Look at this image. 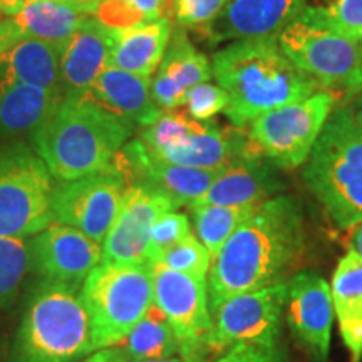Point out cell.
<instances>
[{
  "instance_id": "6da1fadb",
  "label": "cell",
  "mask_w": 362,
  "mask_h": 362,
  "mask_svg": "<svg viewBox=\"0 0 362 362\" xmlns=\"http://www.w3.org/2000/svg\"><path fill=\"white\" fill-rule=\"evenodd\" d=\"M304 240V221L293 198L272 197L257 206L211 260L206 277L210 312L237 293L285 282Z\"/></svg>"
},
{
  "instance_id": "7a4b0ae2",
  "label": "cell",
  "mask_w": 362,
  "mask_h": 362,
  "mask_svg": "<svg viewBox=\"0 0 362 362\" xmlns=\"http://www.w3.org/2000/svg\"><path fill=\"white\" fill-rule=\"evenodd\" d=\"M211 74L228 93L225 115L237 128L324 89L284 56L277 39L237 40L226 45L214 54Z\"/></svg>"
},
{
  "instance_id": "3957f363",
  "label": "cell",
  "mask_w": 362,
  "mask_h": 362,
  "mask_svg": "<svg viewBox=\"0 0 362 362\" xmlns=\"http://www.w3.org/2000/svg\"><path fill=\"white\" fill-rule=\"evenodd\" d=\"M134 126L99 106L88 94L66 96L33 138L34 151L57 181L112 171Z\"/></svg>"
},
{
  "instance_id": "277c9868",
  "label": "cell",
  "mask_w": 362,
  "mask_h": 362,
  "mask_svg": "<svg viewBox=\"0 0 362 362\" xmlns=\"http://www.w3.org/2000/svg\"><path fill=\"white\" fill-rule=\"evenodd\" d=\"M93 352V327L78 288L42 280L22 317L12 362H78Z\"/></svg>"
},
{
  "instance_id": "5b68a950",
  "label": "cell",
  "mask_w": 362,
  "mask_h": 362,
  "mask_svg": "<svg viewBox=\"0 0 362 362\" xmlns=\"http://www.w3.org/2000/svg\"><path fill=\"white\" fill-rule=\"evenodd\" d=\"M304 180L339 228L362 221V131L349 107L329 116L305 161Z\"/></svg>"
},
{
  "instance_id": "8992f818",
  "label": "cell",
  "mask_w": 362,
  "mask_h": 362,
  "mask_svg": "<svg viewBox=\"0 0 362 362\" xmlns=\"http://www.w3.org/2000/svg\"><path fill=\"white\" fill-rule=\"evenodd\" d=\"M79 293L90 319L94 351L116 347L153 305V265L101 262Z\"/></svg>"
},
{
  "instance_id": "52a82bcc",
  "label": "cell",
  "mask_w": 362,
  "mask_h": 362,
  "mask_svg": "<svg viewBox=\"0 0 362 362\" xmlns=\"http://www.w3.org/2000/svg\"><path fill=\"white\" fill-rule=\"evenodd\" d=\"M277 44L284 56L324 89L359 93V42L339 33L324 7L307 6L280 30Z\"/></svg>"
},
{
  "instance_id": "ba28073f",
  "label": "cell",
  "mask_w": 362,
  "mask_h": 362,
  "mask_svg": "<svg viewBox=\"0 0 362 362\" xmlns=\"http://www.w3.org/2000/svg\"><path fill=\"white\" fill-rule=\"evenodd\" d=\"M336 96L329 89L317 90L300 101L275 107L248 123L243 156L267 158L279 168L304 165L332 115Z\"/></svg>"
},
{
  "instance_id": "9c48e42d",
  "label": "cell",
  "mask_w": 362,
  "mask_h": 362,
  "mask_svg": "<svg viewBox=\"0 0 362 362\" xmlns=\"http://www.w3.org/2000/svg\"><path fill=\"white\" fill-rule=\"evenodd\" d=\"M52 187V175L34 148H0V237L29 238L47 228Z\"/></svg>"
},
{
  "instance_id": "30bf717a",
  "label": "cell",
  "mask_w": 362,
  "mask_h": 362,
  "mask_svg": "<svg viewBox=\"0 0 362 362\" xmlns=\"http://www.w3.org/2000/svg\"><path fill=\"white\" fill-rule=\"evenodd\" d=\"M288 282L237 293L211 312V330L206 349L223 351L237 344L277 347Z\"/></svg>"
},
{
  "instance_id": "8fae6325",
  "label": "cell",
  "mask_w": 362,
  "mask_h": 362,
  "mask_svg": "<svg viewBox=\"0 0 362 362\" xmlns=\"http://www.w3.org/2000/svg\"><path fill=\"white\" fill-rule=\"evenodd\" d=\"M126 181L116 170L79 180L57 181L52 187V223L79 230L98 243L104 242L115 223Z\"/></svg>"
},
{
  "instance_id": "7c38bea8",
  "label": "cell",
  "mask_w": 362,
  "mask_h": 362,
  "mask_svg": "<svg viewBox=\"0 0 362 362\" xmlns=\"http://www.w3.org/2000/svg\"><path fill=\"white\" fill-rule=\"evenodd\" d=\"M153 304L166 315L185 357H192L202 351L200 347H206V337L211 330L206 279L155 264Z\"/></svg>"
},
{
  "instance_id": "4fadbf2b",
  "label": "cell",
  "mask_w": 362,
  "mask_h": 362,
  "mask_svg": "<svg viewBox=\"0 0 362 362\" xmlns=\"http://www.w3.org/2000/svg\"><path fill=\"white\" fill-rule=\"evenodd\" d=\"M178 205L168 194L148 185H126L119 211L103 242V262L151 265L146 259L149 235L156 218Z\"/></svg>"
},
{
  "instance_id": "5bb4252c",
  "label": "cell",
  "mask_w": 362,
  "mask_h": 362,
  "mask_svg": "<svg viewBox=\"0 0 362 362\" xmlns=\"http://www.w3.org/2000/svg\"><path fill=\"white\" fill-rule=\"evenodd\" d=\"M112 166L126 185L141 183L160 189L178 206L194 205L220 173V170L192 168L163 160L139 138L121 148Z\"/></svg>"
},
{
  "instance_id": "9a60e30c",
  "label": "cell",
  "mask_w": 362,
  "mask_h": 362,
  "mask_svg": "<svg viewBox=\"0 0 362 362\" xmlns=\"http://www.w3.org/2000/svg\"><path fill=\"white\" fill-rule=\"evenodd\" d=\"M33 269L45 282L69 285L81 291L88 275L103 262V245L62 223H51L34 235Z\"/></svg>"
},
{
  "instance_id": "2e32d148",
  "label": "cell",
  "mask_w": 362,
  "mask_h": 362,
  "mask_svg": "<svg viewBox=\"0 0 362 362\" xmlns=\"http://www.w3.org/2000/svg\"><path fill=\"white\" fill-rule=\"evenodd\" d=\"M285 305L293 336L315 361H327L334 324L330 285L319 274L302 272L288 282Z\"/></svg>"
},
{
  "instance_id": "e0dca14e",
  "label": "cell",
  "mask_w": 362,
  "mask_h": 362,
  "mask_svg": "<svg viewBox=\"0 0 362 362\" xmlns=\"http://www.w3.org/2000/svg\"><path fill=\"white\" fill-rule=\"evenodd\" d=\"M305 7L307 0H228L206 33L216 40L277 39Z\"/></svg>"
},
{
  "instance_id": "ac0fdd59",
  "label": "cell",
  "mask_w": 362,
  "mask_h": 362,
  "mask_svg": "<svg viewBox=\"0 0 362 362\" xmlns=\"http://www.w3.org/2000/svg\"><path fill=\"white\" fill-rule=\"evenodd\" d=\"M211 78L210 61L189 42L183 30L170 37L168 47L151 78V96L163 111L178 110L187 103V94L194 86Z\"/></svg>"
},
{
  "instance_id": "d6986e66",
  "label": "cell",
  "mask_w": 362,
  "mask_h": 362,
  "mask_svg": "<svg viewBox=\"0 0 362 362\" xmlns=\"http://www.w3.org/2000/svg\"><path fill=\"white\" fill-rule=\"evenodd\" d=\"M111 29L88 17L61 54V89L66 96H83L110 66Z\"/></svg>"
},
{
  "instance_id": "ffe728a7",
  "label": "cell",
  "mask_w": 362,
  "mask_h": 362,
  "mask_svg": "<svg viewBox=\"0 0 362 362\" xmlns=\"http://www.w3.org/2000/svg\"><path fill=\"white\" fill-rule=\"evenodd\" d=\"M86 94L134 128L151 124L163 112L153 101L151 78H143L112 66H107L99 74L96 83Z\"/></svg>"
},
{
  "instance_id": "44dd1931",
  "label": "cell",
  "mask_w": 362,
  "mask_h": 362,
  "mask_svg": "<svg viewBox=\"0 0 362 362\" xmlns=\"http://www.w3.org/2000/svg\"><path fill=\"white\" fill-rule=\"evenodd\" d=\"M61 54L57 45L34 39H22L0 54V99L21 86L62 93Z\"/></svg>"
},
{
  "instance_id": "7402d4cb",
  "label": "cell",
  "mask_w": 362,
  "mask_h": 362,
  "mask_svg": "<svg viewBox=\"0 0 362 362\" xmlns=\"http://www.w3.org/2000/svg\"><path fill=\"white\" fill-rule=\"evenodd\" d=\"M277 189L279 183L260 158L238 156L220 170L206 193L194 205L259 206Z\"/></svg>"
},
{
  "instance_id": "603a6c76",
  "label": "cell",
  "mask_w": 362,
  "mask_h": 362,
  "mask_svg": "<svg viewBox=\"0 0 362 362\" xmlns=\"http://www.w3.org/2000/svg\"><path fill=\"white\" fill-rule=\"evenodd\" d=\"M245 139L230 134L210 121H200L192 133L170 146L153 151L163 160L202 170H221L235 158L243 156Z\"/></svg>"
},
{
  "instance_id": "cb8c5ba5",
  "label": "cell",
  "mask_w": 362,
  "mask_h": 362,
  "mask_svg": "<svg viewBox=\"0 0 362 362\" xmlns=\"http://www.w3.org/2000/svg\"><path fill=\"white\" fill-rule=\"evenodd\" d=\"M170 19L111 30L110 66L153 78L171 37Z\"/></svg>"
},
{
  "instance_id": "d4e9b609",
  "label": "cell",
  "mask_w": 362,
  "mask_h": 362,
  "mask_svg": "<svg viewBox=\"0 0 362 362\" xmlns=\"http://www.w3.org/2000/svg\"><path fill=\"white\" fill-rule=\"evenodd\" d=\"M334 314L337 317L341 337L352 362L362 359V257L347 252L339 260L332 284Z\"/></svg>"
},
{
  "instance_id": "484cf974",
  "label": "cell",
  "mask_w": 362,
  "mask_h": 362,
  "mask_svg": "<svg viewBox=\"0 0 362 362\" xmlns=\"http://www.w3.org/2000/svg\"><path fill=\"white\" fill-rule=\"evenodd\" d=\"M89 16L59 0H35L11 17L22 39H34L64 49Z\"/></svg>"
},
{
  "instance_id": "4316f807",
  "label": "cell",
  "mask_w": 362,
  "mask_h": 362,
  "mask_svg": "<svg viewBox=\"0 0 362 362\" xmlns=\"http://www.w3.org/2000/svg\"><path fill=\"white\" fill-rule=\"evenodd\" d=\"M116 347L123 351L129 362H141L175 357L180 351V342L166 315L153 304Z\"/></svg>"
},
{
  "instance_id": "83f0119b",
  "label": "cell",
  "mask_w": 362,
  "mask_h": 362,
  "mask_svg": "<svg viewBox=\"0 0 362 362\" xmlns=\"http://www.w3.org/2000/svg\"><path fill=\"white\" fill-rule=\"evenodd\" d=\"M189 208L197 237L210 253L211 260L218 255L226 240L237 232L238 226L257 210V206L250 205H193Z\"/></svg>"
},
{
  "instance_id": "f1b7e54d",
  "label": "cell",
  "mask_w": 362,
  "mask_h": 362,
  "mask_svg": "<svg viewBox=\"0 0 362 362\" xmlns=\"http://www.w3.org/2000/svg\"><path fill=\"white\" fill-rule=\"evenodd\" d=\"M30 269H33L30 240L0 237V305L8 304L17 296Z\"/></svg>"
},
{
  "instance_id": "f546056e",
  "label": "cell",
  "mask_w": 362,
  "mask_h": 362,
  "mask_svg": "<svg viewBox=\"0 0 362 362\" xmlns=\"http://www.w3.org/2000/svg\"><path fill=\"white\" fill-rule=\"evenodd\" d=\"M158 264L181 272V274L206 279L208 272H210L211 257L198 237L189 233L183 240H180L175 247H171Z\"/></svg>"
},
{
  "instance_id": "4dcf8cb0",
  "label": "cell",
  "mask_w": 362,
  "mask_h": 362,
  "mask_svg": "<svg viewBox=\"0 0 362 362\" xmlns=\"http://www.w3.org/2000/svg\"><path fill=\"white\" fill-rule=\"evenodd\" d=\"M189 233H192V228H189V220L187 215L180 214L176 210H168L158 216L151 228L146 250V259L149 264H158L171 247H175L180 240H183Z\"/></svg>"
},
{
  "instance_id": "1f68e13d",
  "label": "cell",
  "mask_w": 362,
  "mask_h": 362,
  "mask_svg": "<svg viewBox=\"0 0 362 362\" xmlns=\"http://www.w3.org/2000/svg\"><path fill=\"white\" fill-rule=\"evenodd\" d=\"M228 93L218 84L202 83L187 94V112L197 121H211L228 107Z\"/></svg>"
},
{
  "instance_id": "d6a6232c",
  "label": "cell",
  "mask_w": 362,
  "mask_h": 362,
  "mask_svg": "<svg viewBox=\"0 0 362 362\" xmlns=\"http://www.w3.org/2000/svg\"><path fill=\"white\" fill-rule=\"evenodd\" d=\"M228 0H173V17L181 27L206 29Z\"/></svg>"
},
{
  "instance_id": "836d02e7",
  "label": "cell",
  "mask_w": 362,
  "mask_h": 362,
  "mask_svg": "<svg viewBox=\"0 0 362 362\" xmlns=\"http://www.w3.org/2000/svg\"><path fill=\"white\" fill-rule=\"evenodd\" d=\"M324 12L339 33L359 42L362 37V0H332L324 7Z\"/></svg>"
},
{
  "instance_id": "e575fe53",
  "label": "cell",
  "mask_w": 362,
  "mask_h": 362,
  "mask_svg": "<svg viewBox=\"0 0 362 362\" xmlns=\"http://www.w3.org/2000/svg\"><path fill=\"white\" fill-rule=\"evenodd\" d=\"M215 362H282L277 347H259L250 344H237L228 347Z\"/></svg>"
},
{
  "instance_id": "d590c367",
  "label": "cell",
  "mask_w": 362,
  "mask_h": 362,
  "mask_svg": "<svg viewBox=\"0 0 362 362\" xmlns=\"http://www.w3.org/2000/svg\"><path fill=\"white\" fill-rule=\"evenodd\" d=\"M144 22L168 19L173 16V0H124Z\"/></svg>"
},
{
  "instance_id": "8d00e7d4",
  "label": "cell",
  "mask_w": 362,
  "mask_h": 362,
  "mask_svg": "<svg viewBox=\"0 0 362 362\" xmlns=\"http://www.w3.org/2000/svg\"><path fill=\"white\" fill-rule=\"evenodd\" d=\"M19 40H22V35L11 17L0 19V54L6 52L7 49H11L12 45H16Z\"/></svg>"
},
{
  "instance_id": "74e56055",
  "label": "cell",
  "mask_w": 362,
  "mask_h": 362,
  "mask_svg": "<svg viewBox=\"0 0 362 362\" xmlns=\"http://www.w3.org/2000/svg\"><path fill=\"white\" fill-rule=\"evenodd\" d=\"M81 362H129L128 357L123 354L119 347H107V349H101L93 352Z\"/></svg>"
},
{
  "instance_id": "f35d334b",
  "label": "cell",
  "mask_w": 362,
  "mask_h": 362,
  "mask_svg": "<svg viewBox=\"0 0 362 362\" xmlns=\"http://www.w3.org/2000/svg\"><path fill=\"white\" fill-rule=\"evenodd\" d=\"M59 2L66 4V6L74 8V11L86 13V16H94V12L101 6L103 0H59Z\"/></svg>"
},
{
  "instance_id": "ab89813d",
  "label": "cell",
  "mask_w": 362,
  "mask_h": 362,
  "mask_svg": "<svg viewBox=\"0 0 362 362\" xmlns=\"http://www.w3.org/2000/svg\"><path fill=\"white\" fill-rule=\"evenodd\" d=\"M30 2H35V0H0V11H2V16L13 17Z\"/></svg>"
},
{
  "instance_id": "60d3db41",
  "label": "cell",
  "mask_w": 362,
  "mask_h": 362,
  "mask_svg": "<svg viewBox=\"0 0 362 362\" xmlns=\"http://www.w3.org/2000/svg\"><path fill=\"white\" fill-rule=\"evenodd\" d=\"M351 252H354L359 257H362V221H359L356 226H352Z\"/></svg>"
},
{
  "instance_id": "b9f144b4",
  "label": "cell",
  "mask_w": 362,
  "mask_h": 362,
  "mask_svg": "<svg viewBox=\"0 0 362 362\" xmlns=\"http://www.w3.org/2000/svg\"><path fill=\"white\" fill-rule=\"evenodd\" d=\"M351 115H352V119H354V123L357 124V128L362 131V101H359L356 104L354 107H352Z\"/></svg>"
},
{
  "instance_id": "7bdbcfd3",
  "label": "cell",
  "mask_w": 362,
  "mask_h": 362,
  "mask_svg": "<svg viewBox=\"0 0 362 362\" xmlns=\"http://www.w3.org/2000/svg\"><path fill=\"white\" fill-rule=\"evenodd\" d=\"M141 362H185L183 359H180V357H170V359H158V361H141Z\"/></svg>"
},
{
  "instance_id": "ee69618b",
  "label": "cell",
  "mask_w": 362,
  "mask_h": 362,
  "mask_svg": "<svg viewBox=\"0 0 362 362\" xmlns=\"http://www.w3.org/2000/svg\"><path fill=\"white\" fill-rule=\"evenodd\" d=\"M359 51H361V84H359V93H362V37L359 40Z\"/></svg>"
},
{
  "instance_id": "f6af8a7d",
  "label": "cell",
  "mask_w": 362,
  "mask_h": 362,
  "mask_svg": "<svg viewBox=\"0 0 362 362\" xmlns=\"http://www.w3.org/2000/svg\"><path fill=\"white\" fill-rule=\"evenodd\" d=\"M0 16H2V11H0Z\"/></svg>"
}]
</instances>
